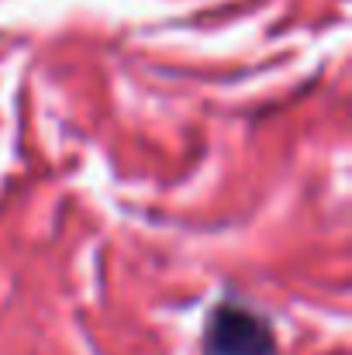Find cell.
Returning <instances> with one entry per match:
<instances>
[{"instance_id":"cell-1","label":"cell","mask_w":352,"mask_h":355,"mask_svg":"<svg viewBox=\"0 0 352 355\" xmlns=\"http://www.w3.org/2000/svg\"><path fill=\"white\" fill-rule=\"evenodd\" d=\"M211 355H273V328L245 307H218L204 331Z\"/></svg>"}]
</instances>
